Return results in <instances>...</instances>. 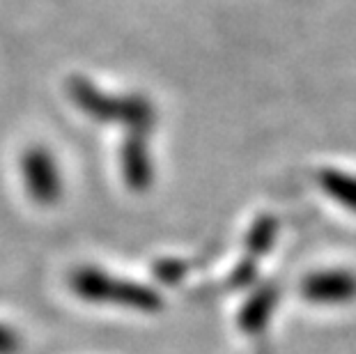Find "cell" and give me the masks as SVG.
<instances>
[{"label":"cell","mask_w":356,"mask_h":354,"mask_svg":"<svg viewBox=\"0 0 356 354\" xmlns=\"http://www.w3.org/2000/svg\"><path fill=\"white\" fill-rule=\"evenodd\" d=\"M72 285L76 295L92 301H111V304H124L140 311H154L161 306V299L149 288H143L138 283L120 281L97 269H81L72 278Z\"/></svg>","instance_id":"cell-1"},{"label":"cell","mask_w":356,"mask_h":354,"mask_svg":"<svg viewBox=\"0 0 356 354\" xmlns=\"http://www.w3.org/2000/svg\"><path fill=\"white\" fill-rule=\"evenodd\" d=\"M74 99L79 102V106H83V111L92 113L97 118L113 120L115 115H120L127 122L138 124V129L152 124V108L147 106L145 99H138V97L118 102L97 92V88H92L90 83H74Z\"/></svg>","instance_id":"cell-2"},{"label":"cell","mask_w":356,"mask_h":354,"mask_svg":"<svg viewBox=\"0 0 356 354\" xmlns=\"http://www.w3.org/2000/svg\"><path fill=\"white\" fill-rule=\"evenodd\" d=\"M301 297L320 306H347L356 301V272L354 269H320L304 278Z\"/></svg>","instance_id":"cell-3"},{"label":"cell","mask_w":356,"mask_h":354,"mask_svg":"<svg viewBox=\"0 0 356 354\" xmlns=\"http://www.w3.org/2000/svg\"><path fill=\"white\" fill-rule=\"evenodd\" d=\"M24 179L30 195L42 202V205H51L60 198L63 191V179H60V170L56 166V159L42 147L28 150L24 156Z\"/></svg>","instance_id":"cell-4"},{"label":"cell","mask_w":356,"mask_h":354,"mask_svg":"<svg viewBox=\"0 0 356 354\" xmlns=\"http://www.w3.org/2000/svg\"><path fill=\"white\" fill-rule=\"evenodd\" d=\"M322 191L331 195L340 207L350 209L356 214V175L354 172H345L338 168H327L317 177Z\"/></svg>","instance_id":"cell-5"},{"label":"cell","mask_w":356,"mask_h":354,"mask_svg":"<svg viewBox=\"0 0 356 354\" xmlns=\"http://www.w3.org/2000/svg\"><path fill=\"white\" fill-rule=\"evenodd\" d=\"M124 175L129 179V184L136 186V189H143V186L149 184V177H152V166L147 159V150L145 143L131 140L124 150Z\"/></svg>","instance_id":"cell-6"},{"label":"cell","mask_w":356,"mask_h":354,"mask_svg":"<svg viewBox=\"0 0 356 354\" xmlns=\"http://www.w3.org/2000/svg\"><path fill=\"white\" fill-rule=\"evenodd\" d=\"M276 301V292L274 290H262L260 295H255L248 304L244 306V313H241V327L246 331H260V327L267 322L269 311L274 308Z\"/></svg>","instance_id":"cell-7"},{"label":"cell","mask_w":356,"mask_h":354,"mask_svg":"<svg viewBox=\"0 0 356 354\" xmlns=\"http://www.w3.org/2000/svg\"><path fill=\"white\" fill-rule=\"evenodd\" d=\"M19 352V336L0 325V354H17Z\"/></svg>","instance_id":"cell-8"}]
</instances>
